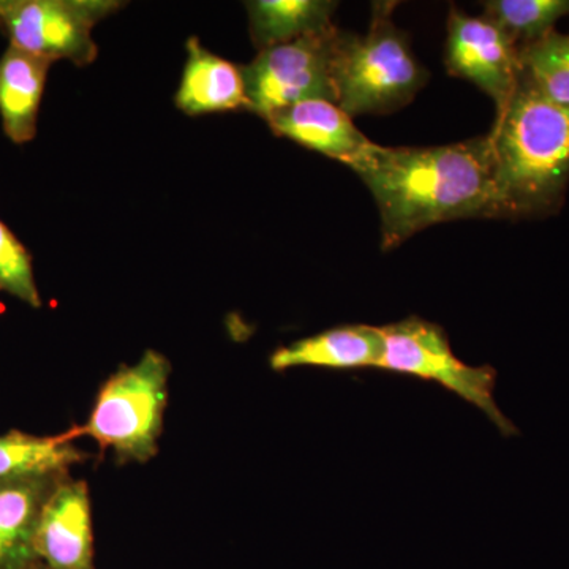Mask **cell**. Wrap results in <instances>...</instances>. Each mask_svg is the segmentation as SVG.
<instances>
[{"mask_svg": "<svg viewBox=\"0 0 569 569\" xmlns=\"http://www.w3.org/2000/svg\"><path fill=\"white\" fill-rule=\"evenodd\" d=\"M74 438L73 427L59 436L39 437L18 430L0 436V479L67 473L89 459L74 447Z\"/></svg>", "mask_w": 569, "mask_h": 569, "instance_id": "16", "label": "cell"}, {"mask_svg": "<svg viewBox=\"0 0 569 569\" xmlns=\"http://www.w3.org/2000/svg\"><path fill=\"white\" fill-rule=\"evenodd\" d=\"M246 6L250 37L260 51L335 28L337 2L329 0H253Z\"/></svg>", "mask_w": 569, "mask_h": 569, "instance_id": "15", "label": "cell"}, {"mask_svg": "<svg viewBox=\"0 0 569 569\" xmlns=\"http://www.w3.org/2000/svg\"><path fill=\"white\" fill-rule=\"evenodd\" d=\"M526 77L550 102L569 110V33L550 32L520 50Z\"/></svg>", "mask_w": 569, "mask_h": 569, "instance_id": "18", "label": "cell"}, {"mask_svg": "<svg viewBox=\"0 0 569 569\" xmlns=\"http://www.w3.org/2000/svg\"><path fill=\"white\" fill-rule=\"evenodd\" d=\"M36 569H96L89 488L66 475L41 511L36 539Z\"/></svg>", "mask_w": 569, "mask_h": 569, "instance_id": "9", "label": "cell"}, {"mask_svg": "<svg viewBox=\"0 0 569 569\" xmlns=\"http://www.w3.org/2000/svg\"><path fill=\"white\" fill-rule=\"evenodd\" d=\"M486 17L515 40L519 50L545 39L569 14V0H490Z\"/></svg>", "mask_w": 569, "mask_h": 569, "instance_id": "17", "label": "cell"}, {"mask_svg": "<svg viewBox=\"0 0 569 569\" xmlns=\"http://www.w3.org/2000/svg\"><path fill=\"white\" fill-rule=\"evenodd\" d=\"M448 71L473 82L503 111L518 88L522 62L520 50L489 17H470L452 7L448 18Z\"/></svg>", "mask_w": 569, "mask_h": 569, "instance_id": "8", "label": "cell"}, {"mask_svg": "<svg viewBox=\"0 0 569 569\" xmlns=\"http://www.w3.org/2000/svg\"><path fill=\"white\" fill-rule=\"evenodd\" d=\"M264 121L277 137L288 138L347 167L376 144L355 126L350 114L329 100L290 104L271 112Z\"/></svg>", "mask_w": 569, "mask_h": 569, "instance_id": "10", "label": "cell"}, {"mask_svg": "<svg viewBox=\"0 0 569 569\" xmlns=\"http://www.w3.org/2000/svg\"><path fill=\"white\" fill-rule=\"evenodd\" d=\"M171 365L162 353L146 350L133 366H122L100 388L91 417L74 433L91 437L119 463L156 458L163 432Z\"/></svg>", "mask_w": 569, "mask_h": 569, "instance_id": "4", "label": "cell"}, {"mask_svg": "<svg viewBox=\"0 0 569 569\" xmlns=\"http://www.w3.org/2000/svg\"><path fill=\"white\" fill-rule=\"evenodd\" d=\"M122 7L116 0H0V29L10 47L86 67L99 54L93 28Z\"/></svg>", "mask_w": 569, "mask_h": 569, "instance_id": "6", "label": "cell"}, {"mask_svg": "<svg viewBox=\"0 0 569 569\" xmlns=\"http://www.w3.org/2000/svg\"><path fill=\"white\" fill-rule=\"evenodd\" d=\"M488 138L496 219H533L559 211L569 182L568 108L550 102L522 70Z\"/></svg>", "mask_w": 569, "mask_h": 569, "instance_id": "2", "label": "cell"}, {"mask_svg": "<svg viewBox=\"0 0 569 569\" xmlns=\"http://www.w3.org/2000/svg\"><path fill=\"white\" fill-rule=\"evenodd\" d=\"M174 102L189 116L249 110L242 67L212 54L192 37L187 41V62Z\"/></svg>", "mask_w": 569, "mask_h": 569, "instance_id": "13", "label": "cell"}, {"mask_svg": "<svg viewBox=\"0 0 569 569\" xmlns=\"http://www.w3.org/2000/svg\"><path fill=\"white\" fill-rule=\"evenodd\" d=\"M69 473L0 479V569H36L33 539L41 511Z\"/></svg>", "mask_w": 569, "mask_h": 569, "instance_id": "12", "label": "cell"}, {"mask_svg": "<svg viewBox=\"0 0 569 569\" xmlns=\"http://www.w3.org/2000/svg\"><path fill=\"white\" fill-rule=\"evenodd\" d=\"M396 3H373L366 33L339 31L332 78L336 104L347 114H385L406 107L426 84L427 71L415 58L406 33L392 21Z\"/></svg>", "mask_w": 569, "mask_h": 569, "instance_id": "3", "label": "cell"}, {"mask_svg": "<svg viewBox=\"0 0 569 569\" xmlns=\"http://www.w3.org/2000/svg\"><path fill=\"white\" fill-rule=\"evenodd\" d=\"M385 355L378 369L433 381L479 408L505 437L519 430L496 402L497 372L490 366H468L452 351L445 329L419 317L381 326Z\"/></svg>", "mask_w": 569, "mask_h": 569, "instance_id": "5", "label": "cell"}, {"mask_svg": "<svg viewBox=\"0 0 569 569\" xmlns=\"http://www.w3.org/2000/svg\"><path fill=\"white\" fill-rule=\"evenodd\" d=\"M0 291L20 299L33 309L41 307L31 254L2 220H0Z\"/></svg>", "mask_w": 569, "mask_h": 569, "instance_id": "19", "label": "cell"}, {"mask_svg": "<svg viewBox=\"0 0 569 569\" xmlns=\"http://www.w3.org/2000/svg\"><path fill=\"white\" fill-rule=\"evenodd\" d=\"M350 168L376 200L383 250L396 249L432 224L496 219L488 137L432 148L373 144Z\"/></svg>", "mask_w": 569, "mask_h": 569, "instance_id": "1", "label": "cell"}, {"mask_svg": "<svg viewBox=\"0 0 569 569\" xmlns=\"http://www.w3.org/2000/svg\"><path fill=\"white\" fill-rule=\"evenodd\" d=\"M337 33L335 26L258 52L242 67L249 111L266 119L280 108L306 100L336 103L332 61Z\"/></svg>", "mask_w": 569, "mask_h": 569, "instance_id": "7", "label": "cell"}, {"mask_svg": "<svg viewBox=\"0 0 569 569\" xmlns=\"http://www.w3.org/2000/svg\"><path fill=\"white\" fill-rule=\"evenodd\" d=\"M385 355L383 331L378 326L343 325L277 348L269 359L276 372L295 367L332 370L378 369Z\"/></svg>", "mask_w": 569, "mask_h": 569, "instance_id": "11", "label": "cell"}, {"mask_svg": "<svg viewBox=\"0 0 569 569\" xmlns=\"http://www.w3.org/2000/svg\"><path fill=\"white\" fill-rule=\"evenodd\" d=\"M51 61L9 47L0 58V119L14 144H26L37 134L41 97Z\"/></svg>", "mask_w": 569, "mask_h": 569, "instance_id": "14", "label": "cell"}]
</instances>
